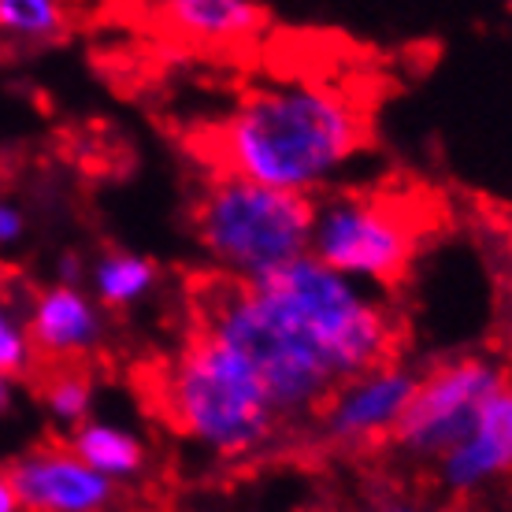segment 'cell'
Returning <instances> with one entry per match:
<instances>
[{
	"label": "cell",
	"mask_w": 512,
	"mask_h": 512,
	"mask_svg": "<svg viewBox=\"0 0 512 512\" xmlns=\"http://www.w3.org/2000/svg\"><path fill=\"white\" fill-rule=\"evenodd\" d=\"M19 512H104L116 498V483L82 464L67 446L45 442L8 468Z\"/></svg>",
	"instance_id": "9"
},
{
	"label": "cell",
	"mask_w": 512,
	"mask_h": 512,
	"mask_svg": "<svg viewBox=\"0 0 512 512\" xmlns=\"http://www.w3.org/2000/svg\"><path fill=\"white\" fill-rule=\"evenodd\" d=\"M45 379H41V397L49 412L60 423H86L90 416V401H93V383L86 379V372L78 364H49L45 368Z\"/></svg>",
	"instance_id": "16"
},
{
	"label": "cell",
	"mask_w": 512,
	"mask_h": 512,
	"mask_svg": "<svg viewBox=\"0 0 512 512\" xmlns=\"http://www.w3.org/2000/svg\"><path fill=\"white\" fill-rule=\"evenodd\" d=\"M193 327L227 346L260 379L279 423L320 416L342 386L245 279L212 275L193 286Z\"/></svg>",
	"instance_id": "4"
},
{
	"label": "cell",
	"mask_w": 512,
	"mask_h": 512,
	"mask_svg": "<svg viewBox=\"0 0 512 512\" xmlns=\"http://www.w3.org/2000/svg\"><path fill=\"white\" fill-rule=\"evenodd\" d=\"M0 512H19V498H15L8 472H0Z\"/></svg>",
	"instance_id": "19"
},
{
	"label": "cell",
	"mask_w": 512,
	"mask_h": 512,
	"mask_svg": "<svg viewBox=\"0 0 512 512\" xmlns=\"http://www.w3.org/2000/svg\"><path fill=\"white\" fill-rule=\"evenodd\" d=\"M260 301L331 368L338 386L379 372L397 357V320L375 297L320 260L301 256L260 279H245Z\"/></svg>",
	"instance_id": "2"
},
{
	"label": "cell",
	"mask_w": 512,
	"mask_h": 512,
	"mask_svg": "<svg viewBox=\"0 0 512 512\" xmlns=\"http://www.w3.org/2000/svg\"><path fill=\"white\" fill-rule=\"evenodd\" d=\"M501 234H505V245L512 253V208H505V219H501Z\"/></svg>",
	"instance_id": "21"
},
{
	"label": "cell",
	"mask_w": 512,
	"mask_h": 512,
	"mask_svg": "<svg viewBox=\"0 0 512 512\" xmlns=\"http://www.w3.org/2000/svg\"><path fill=\"white\" fill-rule=\"evenodd\" d=\"M153 386L156 412L182 438L219 457H245L282 427L260 379L197 327L160 364Z\"/></svg>",
	"instance_id": "3"
},
{
	"label": "cell",
	"mask_w": 512,
	"mask_h": 512,
	"mask_svg": "<svg viewBox=\"0 0 512 512\" xmlns=\"http://www.w3.org/2000/svg\"><path fill=\"white\" fill-rule=\"evenodd\" d=\"M427 219L412 197L383 190L334 193L316 201L308 256L342 279L397 286L409 275Z\"/></svg>",
	"instance_id": "6"
},
{
	"label": "cell",
	"mask_w": 512,
	"mask_h": 512,
	"mask_svg": "<svg viewBox=\"0 0 512 512\" xmlns=\"http://www.w3.org/2000/svg\"><path fill=\"white\" fill-rule=\"evenodd\" d=\"M26 338L34 349V360L45 364H75L101 342V316L93 301L78 286H49L34 297Z\"/></svg>",
	"instance_id": "11"
},
{
	"label": "cell",
	"mask_w": 512,
	"mask_h": 512,
	"mask_svg": "<svg viewBox=\"0 0 512 512\" xmlns=\"http://www.w3.org/2000/svg\"><path fill=\"white\" fill-rule=\"evenodd\" d=\"M512 475V383L490 397L464 442L438 461V479L453 494H472Z\"/></svg>",
	"instance_id": "10"
},
{
	"label": "cell",
	"mask_w": 512,
	"mask_h": 512,
	"mask_svg": "<svg viewBox=\"0 0 512 512\" xmlns=\"http://www.w3.org/2000/svg\"><path fill=\"white\" fill-rule=\"evenodd\" d=\"M23 231H26L23 212H19L15 205H8V201H0V249L19 242V238H23Z\"/></svg>",
	"instance_id": "18"
},
{
	"label": "cell",
	"mask_w": 512,
	"mask_h": 512,
	"mask_svg": "<svg viewBox=\"0 0 512 512\" xmlns=\"http://www.w3.org/2000/svg\"><path fill=\"white\" fill-rule=\"evenodd\" d=\"M416 383L420 372H409L401 364H386L379 372L346 383L320 412L323 438L338 449H368L390 442L416 394Z\"/></svg>",
	"instance_id": "8"
},
{
	"label": "cell",
	"mask_w": 512,
	"mask_h": 512,
	"mask_svg": "<svg viewBox=\"0 0 512 512\" xmlns=\"http://www.w3.org/2000/svg\"><path fill=\"white\" fill-rule=\"evenodd\" d=\"M34 349H30V338H26L23 323L12 320V308L0 294V375H26L34 372Z\"/></svg>",
	"instance_id": "17"
},
{
	"label": "cell",
	"mask_w": 512,
	"mask_h": 512,
	"mask_svg": "<svg viewBox=\"0 0 512 512\" xmlns=\"http://www.w3.org/2000/svg\"><path fill=\"white\" fill-rule=\"evenodd\" d=\"M8 405H12V379L0 375V412H8Z\"/></svg>",
	"instance_id": "20"
},
{
	"label": "cell",
	"mask_w": 512,
	"mask_h": 512,
	"mask_svg": "<svg viewBox=\"0 0 512 512\" xmlns=\"http://www.w3.org/2000/svg\"><path fill=\"white\" fill-rule=\"evenodd\" d=\"M383 512H427V509H416V505H386Z\"/></svg>",
	"instance_id": "22"
},
{
	"label": "cell",
	"mask_w": 512,
	"mask_h": 512,
	"mask_svg": "<svg viewBox=\"0 0 512 512\" xmlns=\"http://www.w3.org/2000/svg\"><path fill=\"white\" fill-rule=\"evenodd\" d=\"M156 23L182 45H245L268 26V8L249 0H171L156 8Z\"/></svg>",
	"instance_id": "12"
},
{
	"label": "cell",
	"mask_w": 512,
	"mask_h": 512,
	"mask_svg": "<svg viewBox=\"0 0 512 512\" xmlns=\"http://www.w3.org/2000/svg\"><path fill=\"white\" fill-rule=\"evenodd\" d=\"M156 264L138 253H104L93 268V290L108 308H130L153 290Z\"/></svg>",
	"instance_id": "14"
},
{
	"label": "cell",
	"mask_w": 512,
	"mask_h": 512,
	"mask_svg": "<svg viewBox=\"0 0 512 512\" xmlns=\"http://www.w3.org/2000/svg\"><path fill=\"white\" fill-rule=\"evenodd\" d=\"M505 383L509 375L487 357H457L427 368L420 372L416 394L386 446H394L412 461L438 464L457 442H464L483 405Z\"/></svg>",
	"instance_id": "7"
},
{
	"label": "cell",
	"mask_w": 512,
	"mask_h": 512,
	"mask_svg": "<svg viewBox=\"0 0 512 512\" xmlns=\"http://www.w3.org/2000/svg\"><path fill=\"white\" fill-rule=\"evenodd\" d=\"M193 145L212 175L312 197L368 145V116L349 93L294 78L245 93Z\"/></svg>",
	"instance_id": "1"
},
{
	"label": "cell",
	"mask_w": 512,
	"mask_h": 512,
	"mask_svg": "<svg viewBox=\"0 0 512 512\" xmlns=\"http://www.w3.org/2000/svg\"><path fill=\"white\" fill-rule=\"evenodd\" d=\"M71 15L56 0H0V38L15 45H45L67 34Z\"/></svg>",
	"instance_id": "15"
},
{
	"label": "cell",
	"mask_w": 512,
	"mask_h": 512,
	"mask_svg": "<svg viewBox=\"0 0 512 512\" xmlns=\"http://www.w3.org/2000/svg\"><path fill=\"white\" fill-rule=\"evenodd\" d=\"M316 197L208 175L190 201V231L223 275L260 279L308 256Z\"/></svg>",
	"instance_id": "5"
},
{
	"label": "cell",
	"mask_w": 512,
	"mask_h": 512,
	"mask_svg": "<svg viewBox=\"0 0 512 512\" xmlns=\"http://www.w3.org/2000/svg\"><path fill=\"white\" fill-rule=\"evenodd\" d=\"M67 449L75 453L82 464H90L93 472L104 479H130L145 468V446L138 435H130L127 427L104 420H86L75 427V435L67 442Z\"/></svg>",
	"instance_id": "13"
}]
</instances>
